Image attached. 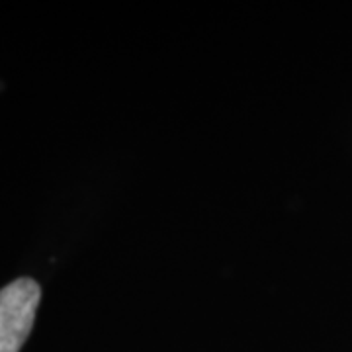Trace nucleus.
<instances>
[{
  "mask_svg": "<svg viewBox=\"0 0 352 352\" xmlns=\"http://www.w3.org/2000/svg\"><path fill=\"white\" fill-rule=\"evenodd\" d=\"M41 289L32 278H18L0 289V352H20L34 327Z\"/></svg>",
  "mask_w": 352,
  "mask_h": 352,
  "instance_id": "1",
  "label": "nucleus"
}]
</instances>
